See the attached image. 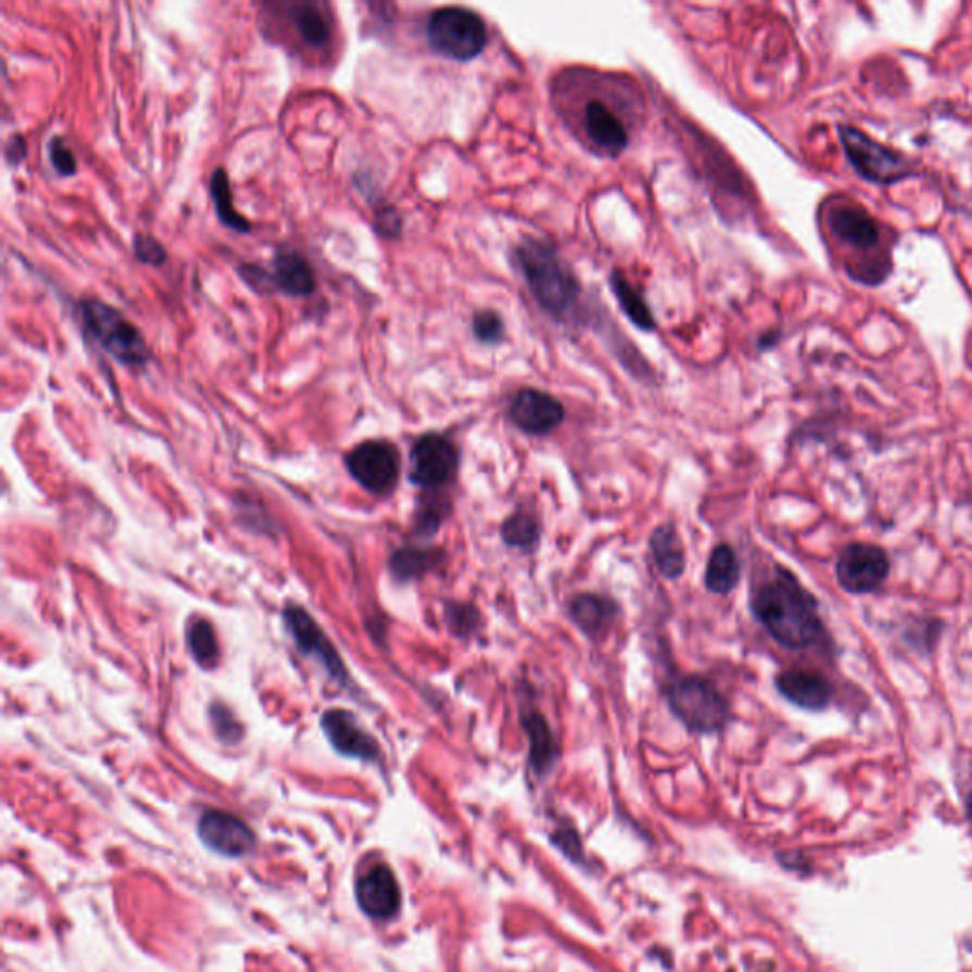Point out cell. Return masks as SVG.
Listing matches in <instances>:
<instances>
[{"mask_svg": "<svg viewBox=\"0 0 972 972\" xmlns=\"http://www.w3.org/2000/svg\"><path fill=\"white\" fill-rule=\"evenodd\" d=\"M665 695L672 715L694 733H718L730 722V703L709 679L682 677Z\"/></svg>", "mask_w": 972, "mask_h": 972, "instance_id": "3957f363", "label": "cell"}, {"mask_svg": "<svg viewBox=\"0 0 972 972\" xmlns=\"http://www.w3.org/2000/svg\"><path fill=\"white\" fill-rule=\"evenodd\" d=\"M78 312L84 329L116 362L129 367H141L151 359L136 325L129 324L118 310L98 299H86L80 302Z\"/></svg>", "mask_w": 972, "mask_h": 972, "instance_id": "277c9868", "label": "cell"}, {"mask_svg": "<svg viewBox=\"0 0 972 972\" xmlns=\"http://www.w3.org/2000/svg\"><path fill=\"white\" fill-rule=\"evenodd\" d=\"M198 834L210 849L227 857H242L255 847L253 830L242 819L227 811H207L202 815Z\"/></svg>", "mask_w": 972, "mask_h": 972, "instance_id": "4fadbf2b", "label": "cell"}, {"mask_svg": "<svg viewBox=\"0 0 972 972\" xmlns=\"http://www.w3.org/2000/svg\"><path fill=\"white\" fill-rule=\"evenodd\" d=\"M445 619L446 626H449L454 636L469 639V636H474L479 631L481 614H479L474 604L446 603Z\"/></svg>", "mask_w": 972, "mask_h": 972, "instance_id": "f546056e", "label": "cell"}, {"mask_svg": "<svg viewBox=\"0 0 972 972\" xmlns=\"http://www.w3.org/2000/svg\"><path fill=\"white\" fill-rule=\"evenodd\" d=\"M829 227L837 242L851 245L853 249L867 251L880 243L878 223L855 205L832 210L829 213Z\"/></svg>", "mask_w": 972, "mask_h": 972, "instance_id": "ac0fdd59", "label": "cell"}, {"mask_svg": "<svg viewBox=\"0 0 972 972\" xmlns=\"http://www.w3.org/2000/svg\"><path fill=\"white\" fill-rule=\"evenodd\" d=\"M242 272L243 278L258 289L274 286L291 296H306L316 289V276L308 261L291 248L279 249L274 256L270 274L256 266H245Z\"/></svg>", "mask_w": 972, "mask_h": 972, "instance_id": "30bf717a", "label": "cell"}, {"mask_svg": "<svg viewBox=\"0 0 972 972\" xmlns=\"http://www.w3.org/2000/svg\"><path fill=\"white\" fill-rule=\"evenodd\" d=\"M741 580V565L735 551L730 545L720 543L710 553L705 572V588L715 595H730Z\"/></svg>", "mask_w": 972, "mask_h": 972, "instance_id": "603a6c76", "label": "cell"}, {"mask_svg": "<svg viewBox=\"0 0 972 972\" xmlns=\"http://www.w3.org/2000/svg\"><path fill=\"white\" fill-rule=\"evenodd\" d=\"M616 614L618 604L595 593H581L570 601V619L591 639H598L606 633L614 623Z\"/></svg>", "mask_w": 972, "mask_h": 972, "instance_id": "ffe728a7", "label": "cell"}, {"mask_svg": "<svg viewBox=\"0 0 972 972\" xmlns=\"http://www.w3.org/2000/svg\"><path fill=\"white\" fill-rule=\"evenodd\" d=\"M187 641H189L190 654L194 656L200 667L213 669L217 665V661H219V642H217L213 627L205 619H197L190 626Z\"/></svg>", "mask_w": 972, "mask_h": 972, "instance_id": "83f0119b", "label": "cell"}, {"mask_svg": "<svg viewBox=\"0 0 972 972\" xmlns=\"http://www.w3.org/2000/svg\"><path fill=\"white\" fill-rule=\"evenodd\" d=\"M837 131L847 159L868 181L893 185L912 175L910 160L878 143L864 131L853 126H840Z\"/></svg>", "mask_w": 972, "mask_h": 972, "instance_id": "8992f818", "label": "cell"}, {"mask_svg": "<svg viewBox=\"0 0 972 972\" xmlns=\"http://www.w3.org/2000/svg\"><path fill=\"white\" fill-rule=\"evenodd\" d=\"M583 131L596 151L619 154L629 147V128L614 106L591 99L583 109Z\"/></svg>", "mask_w": 972, "mask_h": 972, "instance_id": "5bb4252c", "label": "cell"}, {"mask_svg": "<svg viewBox=\"0 0 972 972\" xmlns=\"http://www.w3.org/2000/svg\"><path fill=\"white\" fill-rule=\"evenodd\" d=\"M346 468L370 494H390L400 481V451L390 441H365L348 454Z\"/></svg>", "mask_w": 972, "mask_h": 972, "instance_id": "ba28073f", "label": "cell"}, {"mask_svg": "<svg viewBox=\"0 0 972 972\" xmlns=\"http://www.w3.org/2000/svg\"><path fill=\"white\" fill-rule=\"evenodd\" d=\"M504 329L502 317L497 316L496 312H492V310H483V312H479L474 317V334H476L477 340L487 342V344H494V342L502 339Z\"/></svg>", "mask_w": 972, "mask_h": 972, "instance_id": "4dcf8cb0", "label": "cell"}, {"mask_svg": "<svg viewBox=\"0 0 972 972\" xmlns=\"http://www.w3.org/2000/svg\"><path fill=\"white\" fill-rule=\"evenodd\" d=\"M48 152H50V162L55 167V172L61 175H73L76 169V160L67 144L60 137H53L48 143Z\"/></svg>", "mask_w": 972, "mask_h": 972, "instance_id": "d6a6232c", "label": "cell"}, {"mask_svg": "<svg viewBox=\"0 0 972 972\" xmlns=\"http://www.w3.org/2000/svg\"><path fill=\"white\" fill-rule=\"evenodd\" d=\"M321 728L340 754L359 760H378L380 746L362 725L357 724L352 712L342 709L327 710L321 717Z\"/></svg>", "mask_w": 972, "mask_h": 972, "instance_id": "9a60e30c", "label": "cell"}, {"mask_svg": "<svg viewBox=\"0 0 972 972\" xmlns=\"http://www.w3.org/2000/svg\"><path fill=\"white\" fill-rule=\"evenodd\" d=\"M445 563V553L441 550H424L416 545H408L393 553L390 560V570L395 580L401 583L420 580L426 573L438 570Z\"/></svg>", "mask_w": 972, "mask_h": 972, "instance_id": "7402d4cb", "label": "cell"}, {"mask_svg": "<svg viewBox=\"0 0 972 972\" xmlns=\"http://www.w3.org/2000/svg\"><path fill=\"white\" fill-rule=\"evenodd\" d=\"M610 286L614 296L618 299L619 306L626 312V316L642 331H654L656 321L649 312L648 304L644 301V296L629 283V279L621 272H614Z\"/></svg>", "mask_w": 972, "mask_h": 972, "instance_id": "cb8c5ba5", "label": "cell"}, {"mask_svg": "<svg viewBox=\"0 0 972 972\" xmlns=\"http://www.w3.org/2000/svg\"><path fill=\"white\" fill-rule=\"evenodd\" d=\"M891 572L885 550L874 543H849L837 555V585L849 595H870L882 589Z\"/></svg>", "mask_w": 972, "mask_h": 972, "instance_id": "52a82bcc", "label": "cell"}, {"mask_svg": "<svg viewBox=\"0 0 972 972\" xmlns=\"http://www.w3.org/2000/svg\"><path fill=\"white\" fill-rule=\"evenodd\" d=\"M210 715H212L213 728H215L220 739L230 741V743L240 739L242 725L238 724V720L230 715V710L225 709L223 705H212Z\"/></svg>", "mask_w": 972, "mask_h": 972, "instance_id": "1f68e13d", "label": "cell"}, {"mask_svg": "<svg viewBox=\"0 0 972 972\" xmlns=\"http://www.w3.org/2000/svg\"><path fill=\"white\" fill-rule=\"evenodd\" d=\"M969 813H971V819H972V798H971V801H969Z\"/></svg>", "mask_w": 972, "mask_h": 972, "instance_id": "e575fe53", "label": "cell"}, {"mask_svg": "<svg viewBox=\"0 0 972 972\" xmlns=\"http://www.w3.org/2000/svg\"><path fill=\"white\" fill-rule=\"evenodd\" d=\"M775 686L786 702L811 712L829 709L830 703L834 699V686L822 677L821 672L809 669H788L779 672Z\"/></svg>", "mask_w": 972, "mask_h": 972, "instance_id": "e0dca14e", "label": "cell"}, {"mask_svg": "<svg viewBox=\"0 0 972 972\" xmlns=\"http://www.w3.org/2000/svg\"><path fill=\"white\" fill-rule=\"evenodd\" d=\"M750 608L769 636L784 648H811L826 639L817 598L784 568L754 593Z\"/></svg>", "mask_w": 972, "mask_h": 972, "instance_id": "6da1fadb", "label": "cell"}, {"mask_svg": "<svg viewBox=\"0 0 972 972\" xmlns=\"http://www.w3.org/2000/svg\"><path fill=\"white\" fill-rule=\"evenodd\" d=\"M136 255L141 263L160 264L164 263L166 251L156 240H152L151 236H137Z\"/></svg>", "mask_w": 972, "mask_h": 972, "instance_id": "836d02e7", "label": "cell"}, {"mask_svg": "<svg viewBox=\"0 0 972 972\" xmlns=\"http://www.w3.org/2000/svg\"><path fill=\"white\" fill-rule=\"evenodd\" d=\"M460 464V454L451 439L426 433L411 451V481L426 490H438L453 481Z\"/></svg>", "mask_w": 972, "mask_h": 972, "instance_id": "9c48e42d", "label": "cell"}, {"mask_svg": "<svg viewBox=\"0 0 972 972\" xmlns=\"http://www.w3.org/2000/svg\"><path fill=\"white\" fill-rule=\"evenodd\" d=\"M212 197L220 223L225 227L235 228V230H240V232H248L251 225H249V220L245 217L236 212L232 190H230V182H228L225 169H217L212 175Z\"/></svg>", "mask_w": 972, "mask_h": 972, "instance_id": "4316f807", "label": "cell"}, {"mask_svg": "<svg viewBox=\"0 0 972 972\" xmlns=\"http://www.w3.org/2000/svg\"><path fill=\"white\" fill-rule=\"evenodd\" d=\"M542 527L532 515L519 512L507 517L502 525V540L515 550H532L540 542Z\"/></svg>", "mask_w": 972, "mask_h": 972, "instance_id": "484cf974", "label": "cell"}, {"mask_svg": "<svg viewBox=\"0 0 972 972\" xmlns=\"http://www.w3.org/2000/svg\"><path fill=\"white\" fill-rule=\"evenodd\" d=\"M565 415V407L557 397L534 388L520 390L509 407L512 422L528 435H547L557 430Z\"/></svg>", "mask_w": 972, "mask_h": 972, "instance_id": "7c38bea8", "label": "cell"}, {"mask_svg": "<svg viewBox=\"0 0 972 972\" xmlns=\"http://www.w3.org/2000/svg\"><path fill=\"white\" fill-rule=\"evenodd\" d=\"M520 722H522V730L527 733L528 743H530V756H528L530 768L534 769L540 777L547 775L560 756V748H558L557 739L551 730L550 722L545 720L542 712H535V710L525 712Z\"/></svg>", "mask_w": 972, "mask_h": 972, "instance_id": "d6986e66", "label": "cell"}, {"mask_svg": "<svg viewBox=\"0 0 972 972\" xmlns=\"http://www.w3.org/2000/svg\"><path fill=\"white\" fill-rule=\"evenodd\" d=\"M428 494L430 496L424 497L418 512H416V534L424 535V538L438 534L439 528L451 512V504L446 497L441 496L439 492H428Z\"/></svg>", "mask_w": 972, "mask_h": 972, "instance_id": "f1b7e54d", "label": "cell"}, {"mask_svg": "<svg viewBox=\"0 0 972 972\" xmlns=\"http://www.w3.org/2000/svg\"><path fill=\"white\" fill-rule=\"evenodd\" d=\"M294 29L299 33L304 45L325 46L331 38V25L327 15L319 10L317 4H293L291 7Z\"/></svg>", "mask_w": 972, "mask_h": 972, "instance_id": "d4e9b609", "label": "cell"}, {"mask_svg": "<svg viewBox=\"0 0 972 972\" xmlns=\"http://www.w3.org/2000/svg\"><path fill=\"white\" fill-rule=\"evenodd\" d=\"M357 905L373 920L393 918L401 906V891L390 868H370L355 887Z\"/></svg>", "mask_w": 972, "mask_h": 972, "instance_id": "2e32d148", "label": "cell"}, {"mask_svg": "<svg viewBox=\"0 0 972 972\" xmlns=\"http://www.w3.org/2000/svg\"><path fill=\"white\" fill-rule=\"evenodd\" d=\"M649 551L659 573L667 580H679L686 570V551L679 530L661 525L649 535Z\"/></svg>", "mask_w": 972, "mask_h": 972, "instance_id": "44dd1931", "label": "cell"}, {"mask_svg": "<svg viewBox=\"0 0 972 972\" xmlns=\"http://www.w3.org/2000/svg\"><path fill=\"white\" fill-rule=\"evenodd\" d=\"M283 619H286L287 629L302 654L314 657L316 661L324 665L325 671L331 674V679L346 682V667L342 664L339 652L332 648L331 642L325 636L324 631L319 629L308 611L301 606L289 604L283 610Z\"/></svg>", "mask_w": 972, "mask_h": 972, "instance_id": "8fae6325", "label": "cell"}, {"mask_svg": "<svg viewBox=\"0 0 972 972\" xmlns=\"http://www.w3.org/2000/svg\"><path fill=\"white\" fill-rule=\"evenodd\" d=\"M426 37L431 48L449 60L469 61L483 52L489 30L474 10L446 7L430 15Z\"/></svg>", "mask_w": 972, "mask_h": 972, "instance_id": "5b68a950", "label": "cell"}, {"mask_svg": "<svg viewBox=\"0 0 972 972\" xmlns=\"http://www.w3.org/2000/svg\"><path fill=\"white\" fill-rule=\"evenodd\" d=\"M515 263L535 302L550 316L565 319L578 306L581 287L551 243L527 238L515 249Z\"/></svg>", "mask_w": 972, "mask_h": 972, "instance_id": "7a4b0ae2", "label": "cell"}]
</instances>
